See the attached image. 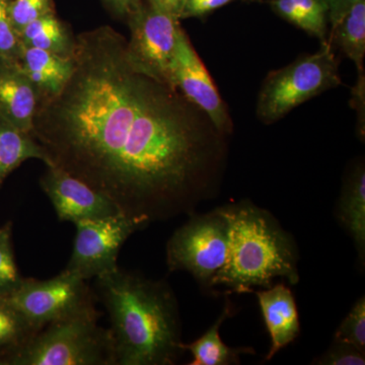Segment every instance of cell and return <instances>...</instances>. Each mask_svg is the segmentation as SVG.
<instances>
[{
  "instance_id": "obj_28",
  "label": "cell",
  "mask_w": 365,
  "mask_h": 365,
  "mask_svg": "<svg viewBox=\"0 0 365 365\" xmlns=\"http://www.w3.org/2000/svg\"><path fill=\"white\" fill-rule=\"evenodd\" d=\"M113 16L120 20L127 21L132 14L135 13L145 0H103Z\"/></svg>"
},
{
  "instance_id": "obj_15",
  "label": "cell",
  "mask_w": 365,
  "mask_h": 365,
  "mask_svg": "<svg viewBox=\"0 0 365 365\" xmlns=\"http://www.w3.org/2000/svg\"><path fill=\"white\" fill-rule=\"evenodd\" d=\"M336 217L354 242L360 265L365 263V170L359 163L348 175L336 208Z\"/></svg>"
},
{
  "instance_id": "obj_29",
  "label": "cell",
  "mask_w": 365,
  "mask_h": 365,
  "mask_svg": "<svg viewBox=\"0 0 365 365\" xmlns=\"http://www.w3.org/2000/svg\"><path fill=\"white\" fill-rule=\"evenodd\" d=\"M328 14L329 30L359 0H321Z\"/></svg>"
},
{
  "instance_id": "obj_24",
  "label": "cell",
  "mask_w": 365,
  "mask_h": 365,
  "mask_svg": "<svg viewBox=\"0 0 365 365\" xmlns=\"http://www.w3.org/2000/svg\"><path fill=\"white\" fill-rule=\"evenodd\" d=\"M9 1L11 0H0V60L18 64L21 43L20 35L9 16Z\"/></svg>"
},
{
  "instance_id": "obj_18",
  "label": "cell",
  "mask_w": 365,
  "mask_h": 365,
  "mask_svg": "<svg viewBox=\"0 0 365 365\" xmlns=\"http://www.w3.org/2000/svg\"><path fill=\"white\" fill-rule=\"evenodd\" d=\"M19 35L21 46L25 47L38 48L64 57H71L73 52L74 36L56 13L31 21Z\"/></svg>"
},
{
  "instance_id": "obj_1",
  "label": "cell",
  "mask_w": 365,
  "mask_h": 365,
  "mask_svg": "<svg viewBox=\"0 0 365 365\" xmlns=\"http://www.w3.org/2000/svg\"><path fill=\"white\" fill-rule=\"evenodd\" d=\"M71 76L39 101L32 135L59 168L150 223L215 195L225 146L202 111L144 71L110 26L74 36Z\"/></svg>"
},
{
  "instance_id": "obj_8",
  "label": "cell",
  "mask_w": 365,
  "mask_h": 365,
  "mask_svg": "<svg viewBox=\"0 0 365 365\" xmlns=\"http://www.w3.org/2000/svg\"><path fill=\"white\" fill-rule=\"evenodd\" d=\"M150 225L122 212L76 223L73 249L64 270L86 281L112 272L119 267L118 256L125 242Z\"/></svg>"
},
{
  "instance_id": "obj_12",
  "label": "cell",
  "mask_w": 365,
  "mask_h": 365,
  "mask_svg": "<svg viewBox=\"0 0 365 365\" xmlns=\"http://www.w3.org/2000/svg\"><path fill=\"white\" fill-rule=\"evenodd\" d=\"M264 323L270 337V349L266 360H271L280 350L294 342L300 331L299 311L292 289L278 283L263 290H254Z\"/></svg>"
},
{
  "instance_id": "obj_5",
  "label": "cell",
  "mask_w": 365,
  "mask_h": 365,
  "mask_svg": "<svg viewBox=\"0 0 365 365\" xmlns=\"http://www.w3.org/2000/svg\"><path fill=\"white\" fill-rule=\"evenodd\" d=\"M340 85L335 50L330 43H324L314 54L300 57L266 76L257 100V117L264 124H272L309 98Z\"/></svg>"
},
{
  "instance_id": "obj_23",
  "label": "cell",
  "mask_w": 365,
  "mask_h": 365,
  "mask_svg": "<svg viewBox=\"0 0 365 365\" xmlns=\"http://www.w3.org/2000/svg\"><path fill=\"white\" fill-rule=\"evenodd\" d=\"M334 342L351 345L365 353V297L357 299L334 335Z\"/></svg>"
},
{
  "instance_id": "obj_2",
  "label": "cell",
  "mask_w": 365,
  "mask_h": 365,
  "mask_svg": "<svg viewBox=\"0 0 365 365\" xmlns=\"http://www.w3.org/2000/svg\"><path fill=\"white\" fill-rule=\"evenodd\" d=\"M95 279L111 324L116 365L176 364L185 351L179 304L169 283L120 267Z\"/></svg>"
},
{
  "instance_id": "obj_26",
  "label": "cell",
  "mask_w": 365,
  "mask_h": 365,
  "mask_svg": "<svg viewBox=\"0 0 365 365\" xmlns=\"http://www.w3.org/2000/svg\"><path fill=\"white\" fill-rule=\"evenodd\" d=\"M314 364L319 365H364L365 353L345 343L334 342L328 351L324 353Z\"/></svg>"
},
{
  "instance_id": "obj_6",
  "label": "cell",
  "mask_w": 365,
  "mask_h": 365,
  "mask_svg": "<svg viewBox=\"0 0 365 365\" xmlns=\"http://www.w3.org/2000/svg\"><path fill=\"white\" fill-rule=\"evenodd\" d=\"M228 223L220 209L205 215L192 213L178 227L165 247L170 272L191 274L197 282L211 289V282L227 256Z\"/></svg>"
},
{
  "instance_id": "obj_13",
  "label": "cell",
  "mask_w": 365,
  "mask_h": 365,
  "mask_svg": "<svg viewBox=\"0 0 365 365\" xmlns=\"http://www.w3.org/2000/svg\"><path fill=\"white\" fill-rule=\"evenodd\" d=\"M39 96L19 64L0 60V114L32 133Z\"/></svg>"
},
{
  "instance_id": "obj_20",
  "label": "cell",
  "mask_w": 365,
  "mask_h": 365,
  "mask_svg": "<svg viewBox=\"0 0 365 365\" xmlns=\"http://www.w3.org/2000/svg\"><path fill=\"white\" fill-rule=\"evenodd\" d=\"M267 4L283 20L318 38L322 44L328 42V14L321 0H269Z\"/></svg>"
},
{
  "instance_id": "obj_14",
  "label": "cell",
  "mask_w": 365,
  "mask_h": 365,
  "mask_svg": "<svg viewBox=\"0 0 365 365\" xmlns=\"http://www.w3.org/2000/svg\"><path fill=\"white\" fill-rule=\"evenodd\" d=\"M18 64L35 86L39 101L58 93L73 68L72 57L25 46H21Z\"/></svg>"
},
{
  "instance_id": "obj_11",
  "label": "cell",
  "mask_w": 365,
  "mask_h": 365,
  "mask_svg": "<svg viewBox=\"0 0 365 365\" xmlns=\"http://www.w3.org/2000/svg\"><path fill=\"white\" fill-rule=\"evenodd\" d=\"M40 186L49 198L60 222L78 223L101 220L120 212L107 197L59 168L47 167Z\"/></svg>"
},
{
  "instance_id": "obj_25",
  "label": "cell",
  "mask_w": 365,
  "mask_h": 365,
  "mask_svg": "<svg viewBox=\"0 0 365 365\" xmlns=\"http://www.w3.org/2000/svg\"><path fill=\"white\" fill-rule=\"evenodd\" d=\"M9 11L14 28L20 34L31 21L55 13V6L53 0H11Z\"/></svg>"
},
{
  "instance_id": "obj_17",
  "label": "cell",
  "mask_w": 365,
  "mask_h": 365,
  "mask_svg": "<svg viewBox=\"0 0 365 365\" xmlns=\"http://www.w3.org/2000/svg\"><path fill=\"white\" fill-rule=\"evenodd\" d=\"M29 160L50 165L49 158L32 134L21 130L0 114V186L7 177Z\"/></svg>"
},
{
  "instance_id": "obj_7",
  "label": "cell",
  "mask_w": 365,
  "mask_h": 365,
  "mask_svg": "<svg viewBox=\"0 0 365 365\" xmlns=\"http://www.w3.org/2000/svg\"><path fill=\"white\" fill-rule=\"evenodd\" d=\"M6 297L38 331L63 319L101 316L95 290L86 280L66 270L47 280L24 278Z\"/></svg>"
},
{
  "instance_id": "obj_9",
  "label": "cell",
  "mask_w": 365,
  "mask_h": 365,
  "mask_svg": "<svg viewBox=\"0 0 365 365\" xmlns=\"http://www.w3.org/2000/svg\"><path fill=\"white\" fill-rule=\"evenodd\" d=\"M126 21L132 58L144 71L172 86L170 63L182 29L179 19L144 1Z\"/></svg>"
},
{
  "instance_id": "obj_16",
  "label": "cell",
  "mask_w": 365,
  "mask_h": 365,
  "mask_svg": "<svg viewBox=\"0 0 365 365\" xmlns=\"http://www.w3.org/2000/svg\"><path fill=\"white\" fill-rule=\"evenodd\" d=\"M232 304L227 299L222 313L201 337L188 344L182 343V350L191 352L193 355V360L189 365L240 364L242 355L255 354V350L252 348H232L222 340L220 327L232 316Z\"/></svg>"
},
{
  "instance_id": "obj_21",
  "label": "cell",
  "mask_w": 365,
  "mask_h": 365,
  "mask_svg": "<svg viewBox=\"0 0 365 365\" xmlns=\"http://www.w3.org/2000/svg\"><path fill=\"white\" fill-rule=\"evenodd\" d=\"M38 332L7 297H0V365Z\"/></svg>"
},
{
  "instance_id": "obj_19",
  "label": "cell",
  "mask_w": 365,
  "mask_h": 365,
  "mask_svg": "<svg viewBox=\"0 0 365 365\" xmlns=\"http://www.w3.org/2000/svg\"><path fill=\"white\" fill-rule=\"evenodd\" d=\"M328 42L339 49L359 71H364L365 56V0H359L329 30Z\"/></svg>"
},
{
  "instance_id": "obj_3",
  "label": "cell",
  "mask_w": 365,
  "mask_h": 365,
  "mask_svg": "<svg viewBox=\"0 0 365 365\" xmlns=\"http://www.w3.org/2000/svg\"><path fill=\"white\" fill-rule=\"evenodd\" d=\"M218 209L228 223L227 256L211 288L242 294L272 287L277 277L292 285L299 282L297 242L269 211L249 200Z\"/></svg>"
},
{
  "instance_id": "obj_4",
  "label": "cell",
  "mask_w": 365,
  "mask_h": 365,
  "mask_svg": "<svg viewBox=\"0 0 365 365\" xmlns=\"http://www.w3.org/2000/svg\"><path fill=\"white\" fill-rule=\"evenodd\" d=\"M101 316L76 317L46 326L4 365H116L110 328Z\"/></svg>"
},
{
  "instance_id": "obj_22",
  "label": "cell",
  "mask_w": 365,
  "mask_h": 365,
  "mask_svg": "<svg viewBox=\"0 0 365 365\" xmlns=\"http://www.w3.org/2000/svg\"><path fill=\"white\" fill-rule=\"evenodd\" d=\"M23 279L14 258L13 222H7L0 227V297L13 294Z\"/></svg>"
},
{
  "instance_id": "obj_27",
  "label": "cell",
  "mask_w": 365,
  "mask_h": 365,
  "mask_svg": "<svg viewBox=\"0 0 365 365\" xmlns=\"http://www.w3.org/2000/svg\"><path fill=\"white\" fill-rule=\"evenodd\" d=\"M232 1L234 0H184L180 11L179 20L204 18Z\"/></svg>"
},
{
  "instance_id": "obj_30",
  "label": "cell",
  "mask_w": 365,
  "mask_h": 365,
  "mask_svg": "<svg viewBox=\"0 0 365 365\" xmlns=\"http://www.w3.org/2000/svg\"><path fill=\"white\" fill-rule=\"evenodd\" d=\"M148 4L179 19L184 0H145Z\"/></svg>"
},
{
  "instance_id": "obj_10",
  "label": "cell",
  "mask_w": 365,
  "mask_h": 365,
  "mask_svg": "<svg viewBox=\"0 0 365 365\" xmlns=\"http://www.w3.org/2000/svg\"><path fill=\"white\" fill-rule=\"evenodd\" d=\"M170 81L191 104L207 116L216 130L223 135L232 133L234 124L227 105L182 28L170 63Z\"/></svg>"
}]
</instances>
